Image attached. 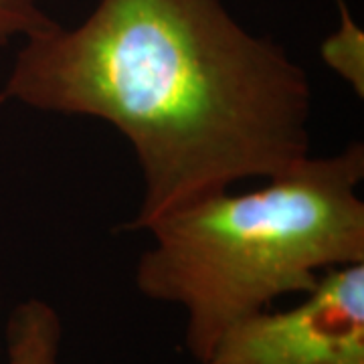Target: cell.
<instances>
[{"label": "cell", "instance_id": "obj_1", "mask_svg": "<svg viewBox=\"0 0 364 364\" xmlns=\"http://www.w3.org/2000/svg\"><path fill=\"white\" fill-rule=\"evenodd\" d=\"M102 119L132 146L142 200L126 231L312 156L310 75L223 0H97L26 37L0 104Z\"/></svg>", "mask_w": 364, "mask_h": 364}, {"label": "cell", "instance_id": "obj_2", "mask_svg": "<svg viewBox=\"0 0 364 364\" xmlns=\"http://www.w3.org/2000/svg\"><path fill=\"white\" fill-rule=\"evenodd\" d=\"M364 148L308 156L257 188L200 196L150 223L136 265L144 298L178 306L184 346L203 360L235 320L364 263Z\"/></svg>", "mask_w": 364, "mask_h": 364}, {"label": "cell", "instance_id": "obj_3", "mask_svg": "<svg viewBox=\"0 0 364 364\" xmlns=\"http://www.w3.org/2000/svg\"><path fill=\"white\" fill-rule=\"evenodd\" d=\"M301 296L235 320L193 364H364V263L322 273Z\"/></svg>", "mask_w": 364, "mask_h": 364}, {"label": "cell", "instance_id": "obj_4", "mask_svg": "<svg viewBox=\"0 0 364 364\" xmlns=\"http://www.w3.org/2000/svg\"><path fill=\"white\" fill-rule=\"evenodd\" d=\"M61 340V318L45 299H25L9 316V364H59Z\"/></svg>", "mask_w": 364, "mask_h": 364}, {"label": "cell", "instance_id": "obj_5", "mask_svg": "<svg viewBox=\"0 0 364 364\" xmlns=\"http://www.w3.org/2000/svg\"><path fill=\"white\" fill-rule=\"evenodd\" d=\"M322 59L350 83L358 95L364 90V35L342 6V25L322 45Z\"/></svg>", "mask_w": 364, "mask_h": 364}, {"label": "cell", "instance_id": "obj_6", "mask_svg": "<svg viewBox=\"0 0 364 364\" xmlns=\"http://www.w3.org/2000/svg\"><path fill=\"white\" fill-rule=\"evenodd\" d=\"M57 21L41 9L39 0H0V47L16 37H33Z\"/></svg>", "mask_w": 364, "mask_h": 364}]
</instances>
